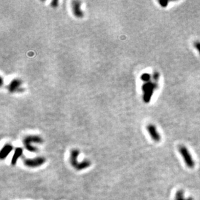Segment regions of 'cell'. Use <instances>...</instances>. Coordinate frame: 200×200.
Here are the masks:
<instances>
[{
    "label": "cell",
    "mask_w": 200,
    "mask_h": 200,
    "mask_svg": "<svg viewBox=\"0 0 200 200\" xmlns=\"http://www.w3.org/2000/svg\"><path fill=\"white\" fill-rule=\"evenodd\" d=\"M158 87V84L155 82H146L142 85V90L143 92V100L145 103H149L151 100L153 92Z\"/></svg>",
    "instance_id": "6da1fadb"
},
{
    "label": "cell",
    "mask_w": 200,
    "mask_h": 200,
    "mask_svg": "<svg viewBox=\"0 0 200 200\" xmlns=\"http://www.w3.org/2000/svg\"><path fill=\"white\" fill-rule=\"evenodd\" d=\"M43 140L40 137L37 135H29L27 136L24 139V144L27 150L29 152H37V148L33 146L32 145V143H42Z\"/></svg>",
    "instance_id": "7a4b0ae2"
},
{
    "label": "cell",
    "mask_w": 200,
    "mask_h": 200,
    "mask_svg": "<svg viewBox=\"0 0 200 200\" xmlns=\"http://www.w3.org/2000/svg\"><path fill=\"white\" fill-rule=\"evenodd\" d=\"M79 152L77 150H73L71 153V164L77 170H82L87 168L90 165V162L88 161H85L81 163H78L77 162V157H78Z\"/></svg>",
    "instance_id": "3957f363"
},
{
    "label": "cell",
    "mask_w": 200,
    "mask_h": 200,
    "mask_svg": "<svg viewBox=\"0 0 200 200\" xmlns=\"http://www.w3.org/2000/svg\"><path fill=\"white\" fill-rule=\"evenodd\" d=\"M179 151L187 167L190 168H193L194 167L195 163H194L191 154L189 152L188 150L185 146H181L179 148Z\"/></svg>",
    "instance_id": "277c9868"
},
{
    "label": "cell",
    "mask_w": 200,
    "mask_h": 200,
    "mask_svg": "<svg viewBox=\"0 0 200 200\" xmlns=\"http://www.w3.org/2000/svg\"><path fill=\"white\" fill-rule=\"evenodd\" d=\"M147 130L152 139L156 142H159L161 140V136L157 132L156 126L153 124H149L147 126Z\"/></svg>",
    "instance_id": "5b68a950"
},
{
    "label": "cell",
    "mask_w": 200,
    "mask_h": 200,
    "mask_svg": "<svg viewBox=\"0 0 200 200\" xmlns=\"http://www.w3.org/2000/svg\"><path fill=\"white\" fill-rule=\"evenodd\" d=\"M45 159L43 157H37L32 159H25L24 163L25 165L29 167H36L42 165L44 163Z\"/></svg>",
    "instance_id": "8992f818"
},
{
    "label": "cell",
    "mask_w": 200,
    "mask_h": 200,
    "mask_svg": "<svg viewBox=\"0 0 200 200\" xmlns=\"http://www.w3.org/2000/svg\"><path fill=\"white\" fill-rule=\"evenodd\" d=\"M21 82L19 79H14L9 84L8 89L10 93H14L16 92H21L22 89L21 88Z\"/></svg>",
    "instance_id": "52a82bcc"
},
{
    "label": "cell",
    "mask_w": 200,
    "mask_h": 200,
    "mask_svg": "<svg viewBox=\"0 0 200 200\" xmlns=\"http://www.w3.org/2000/svg\"><path fill=\"white\" fill-rule=\"evenodd\" d=\"M72 9H73V14L77 18H82L84 16V13L81 10V3L80 1H73L71 3Z\"/></svg>",
    "instance_id": "ba28073f"
},
{
    "label": "cell",
    "mask_w": 200,
    "mask_h": 200,
    "mask_svg": "<svg viewBox=\"0 0 200 200\" xmlns=\"http://www.w3.org/2000/svg\"><path fill=\"white\" fill-rule=\"evenodd\" d=\"M12 150H13V146L11 145L7 144V145H5L1 150V153H0V157H1V159H3L4 158H5Z\"/></svg>",
    "instance_id": "9c48e42d"
},
{
    "label": "cell",
    "mask_w": 200,
    "mask_h": 200,
    "mask_svg": "<svg viewBox=\"0 0 200 200\" xmlns=\"http://www.w3.org/2000/svg\"><path fill=\"white\" fill-rule=\"evenodd\" d=\"M175 200H194L192 198H188L187 199L184 198V192L182 190H178L175 196Z\"/></svg>",
    "instance_id": "30bf717a"
},
{
    "label": "cell",
    "mask_w": 200,
    "mask_h": 200,
    "mask_svg": "<svg viewBox=\"0 0 200 200\" xmlns=\"http://www.w3.org/2000/svg\"><path fill=\"white\" fill-rule=\"evenodd\" d=\"M22 152H23L22 148H16V151H15V153L14 154V156L13 157V159H12V164H14L16 163L18 157H20L21 154H22Z\"/></svg>",
    "instance_id": "8fae6325"
},
{
    "label": "cell",
    "mask_w": 200,
    "mask_h": 200,
    "mask_svg": "<svg viewBox=\"0 0 200 200\" xmlns=\"http://www.w3.org/2000/svg\"><path fill=\"white\" fill-rule=\"evenodd\" d=\"M141 79L143 82H145V83L149 82H150V80L151 79L150 75L149 73H144V74H142V75H141Z\"/></svg>",
    "instance_id": "7c38bea8"
},
{
    "label": "cell",
    "mask_w": 200,
    "mask_h": 200,
    "mask_svg": "<svg viewBox=\"0 0 200 200\" xmlns=\"http://www.w3.org/2000/svg\"><path fill=\"white\" fill-rule=\"evenodd\" d=\"M152 78H153V82L157 83V82H158L159 79V73L157 71H155L153 74V77H152Z\"/></svg>",
    "instance_id": "4fadbf2b"
},
{
    "label": "cell",
    "mask_w": 200,
    "mask_h": 200,
    "mask_svg": "<svg viewBox=\"0 0 200 200\" xmlns=\"http://www.w3.org/2000/svg\"><path fill=\"white\" fill-rule=\"evenodd\" d=\"M159 4L162 7H167L168 4V1H159Z\"/></svg>",
    "instance_id": "5bb4252c"
},
{
    "label": "cell",
    "mask_w": 200,
    "mask_h": 200,
    "mask_svg": "<svg viewBox=\"0 0 200 200\" xmlns=\"http://www.w3.org/2000/svg\"><path fill=\"white\" fill-rule=\"evenodd\" d=\"M194 45L195 48L199 51V53L200 54V42H195L194 43Z\"/></svg>",
    "instance_id": "9a60e30c"
},
{
    "label": "cell",
    "mask_w": 200,
    "mask_h": 200,
    "mask_svg": "<svg viewBox=\"0 0 200 200\" xmlns=\"http://www.w3.org/2000/svg\"><path fill=\"white\" fill-rule=\"evenodd\" d=\"M58 1H57V0H54V1H53L52 2H51V6H52L53 7L55 8L58 6Z\"/></svg>",
    "instance_id": "2e32d148"
}]
</instances>
